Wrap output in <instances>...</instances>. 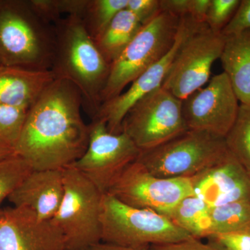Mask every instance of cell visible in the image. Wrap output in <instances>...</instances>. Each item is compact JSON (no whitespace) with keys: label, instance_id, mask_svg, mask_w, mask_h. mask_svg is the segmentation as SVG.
<instances>
[{"label":"cell","instance_id":"cell-1","mask_svg":"<svg viewBox=\"0 0 250 250\" xmlns=\"http://www.w3.org/2000/svg\"><path fill=\"white\" fill-rule=\"evenodd\" d=\"M82 108L78 88L68 81L54 80L29 108L15 154L33 170L72 166L83 155L89 141Z\"/></svg>","mask_w":250,"mask_h":250},{"label":"cell","instance_id":"cell-2","mask_svg":"<svg viewBox=\"0 0 250 250\" xmlns=\"http://www.w3.org/2000/svg\"><path fill=\"white\" fill-rule=\"evenodd\" d=\"M55 48L50 71L55 80H67L80 90L83 108L93 119L101 107L102 93L110 71L80 17L66 16L54 24Z\"/></svg>","mask_w":250,"mask_h":250},{"label":"cell","instance_id":"cell-3","mask_svg":"<svg viewBox=\"0 0 250 250\" xmlns=\"http://www.w3.org/2000/svg\"><path fill=\"white\" fill-rule=\"evenodd\" d=\"M54 48V25L29 0H0V67L50 70Z\"/></svg>","mask_w":250,"mask_h":250},{"label":"cell","instance_id":"cell-4","mask_svg":"<svg viewBox=\"0 0 250 250\" xmlns=\"http://www.w3.org/2000/svg\"><path fill=\"white\" fill-rule=\"evenodd\" d=\"M228 151L225 137L188 129L161 146L141 151L137 161L161 178L190 179L218 162Z\"/></svg>","mask_w":250,"mask_h":250},{"label":"cell","instance_id":"cell-5","mask_svg":"<svg viewBox=\"0 0 250 250\" xmlns=\"http://www.w3.org/2000/svg\"><path fill=\"white\" fill-rule=\"evenodd\" d=\"M180 18L161 11L141 28L118 58L110 71L102 93V103L121 95L141 74L160 61L175 42Z\"/></svg>","mask_w":250,"mask_h":250},{"label":"cell","instance_id":"cell-6","mask_svg":"<svg viewBox=\"0 0 250 250\" xmlns=\"http://www.w3.org/2000/svg\"><path fill=\"white\" fill-rule=\"evenodd\" d=\"M102 241L126 247L177 243L192 238L165 215L125 205L109 193L101 207Z\"/></svg>","mask_w":250,"mask_h":250},{"label":"cell","instance_id":"cell-7","mask_svg":"<svg viewBox=\"0 0 250 250\" xmlns=\"http://www.w3.org/2000/svg\"><path fill=\"white\" fill-rule=\"evenodd\" d=\"M64 194L54 223L63 235L65 250H81L102 241L104 194L72 166L63 169Z\"/></svg>","mask_w":250,"mask_h":250},{"label":"cell","instance_id":"cell-8","mask_svg":"<svg viewBox=\"0 0 250 250\" xmlns=\"http://www.w3.org/2000/svg\"><path fill=\"white\" fill-rule=\"evenodd\" d=\"M187 130L182 100L162 86L135 104L122 123V132L141 151L161 146Z\"/></svg>","mask_w":250,"mask_h":250},{"label":"cell","instance_id":"cell-9","mask_svg":"<svg viewBox=\"0 0 250 250\" xmlns=\"http://www.w3.org/2000/svg\"><path fill=\"white\" fill-rule=\"evenodd\" d=\"M89 141L83 155L72 167L107 193L120 176L139 158L141 149L124 132L113 134L100 120H92Z\"/></svg>","mask_w":250,"mask_h":250},{"label":"cell","instance_id":"cell-10","mask_svg":"<svg viewBox=\"0 0 250 250\" xmlns=\"http://www.w3.org/2000/svg\"><path fill=\"white\" fill-rule=\"evenodd\" d=\"M225 42L222 33L199 24L181 45L162 87L183 100L210 80L212 66Z\"/></svg>","mask_w":250,"mask_h":250},{"label":"cell","instance_id":"cell-11","mask_svg":"<svg viewBox=\"0 0 250 250\" xmlns=\"http://www.w3.org/2000/svg\"><path fill=\"white\" fill-rule=\"evenodd\" d=\"M107 193L130 207L166 216L193 191L190 179L156 177L136 161L126 167Z\"/></svg>","mask_w":250,"mask_h":250},{"label":"cell","instance_id":"cell-12","mask_svg":"<svg viewBox=\"0 0 250 250\" xmlns=\"http://www.w3.org/2000/svg\"><path fill=\"white\" fill-rule=\"evenodd\" d=\"M240 104L229 79L223 72L182 100V114L188 129L225 137L236 121Z\"/></svg>","mask_w":250,"mask_h":250},{"label":"cell","instance_id":"cell-13","mask_svg":"<svg viewBox=\"0 0 250 250\" xmlns=\"http://www.w3.org/2000/svg\"><path fill=\"white\" fill-rule=\"evenodd\" d=\"M199 23L189 16L180 18L177 38L172 48L154 65L141 74L126 91L103 103L93 120H100L113 134L122 132V123L130 108L143 97L162 86L181 45Z\"/></svg>","mask_w":250,"mask_h":250},{"label":"cell","instance_id":"cell-14","mask_svg":"<svg viewBox=\"0 0 250 250\" xmlns=\"http://www.w3.org/2000/svg\"><path fill=\"white\" fill-rule=\"evenodd\" d=\"M0 250H65V240L53 220L14 206L0 208Z\"/></svg>","mask_w":250,"mask_h":250},{"label":"cell","instance_id":"cell-15","mask_svg":"<svg viewBox=\"0 0 250 250\" xmlns=\"http://www.w3.org/2000/svg\"><path fill=\"white\" fill-rule=\"evenodd\" d=\"M190 180L193 195L210 207L250 202V176L229 151Z\"/></svg>","mask_w":250,"mask_h":250},{"label":"cell","instance_id":"cell-16","mask_svg":"<svg viewBox=\"0 0 250 250\" xmlns=\"http://www.w3.org/2000/svg\"><path fill=\"white\" fill-rule=\"evenodd\" d=\"M64 194L63 169L32 170L8 198L15 207L31 210L42 220H52Z\"/></svg>","mask_w":250,"mask_h":250},{"label":"cell","instance_id":"cell-17","mask_svg":"<svg viewBox=\"0 0 250 250\" xmlns=\"http://www.w3.org/2000/svg\"><path fill=\"white\" fill-rule=\"evenodd\" d=\"M54 80L50 70L0 67V104L30 107Z\"/></svg>","mask_w":250,"mask_h":250},{"label":"cell","instance_id":"cell-18","mask_svg":"<svg viewBox=\"0 0 250 250\" xmlns=\"http://www.w3.org/2000/svg\"><path fill=\"white\" fill-rule=\"evenodd\" d=\"M220 59L240 103H250V29L225 36Z\"/></svg>","mask_w":250,"mask_h":250},{"label":"cell","instance_id":"cell-19","mask_svg":"<svg viewBox=\"0 0 250 250\" xmlns=\"http://www.w3.org/2000/svg\"><path fill=\"white\" fill-rule=\"evenodd\" d=\"M143 27L131 11L118 13L104 30L94 39L97 47L108 63L116 60Z\"/></svg>","mask_w":250,"mask_h":250},{"label":"cell","instance_id":"cell-20","mask_svg":"<svg viewBox=\"0 0 250 250\" xmlns=\"http://www.w3.org/2000/svg\"><path fill=\"white\" fill-rule=\"evenodd\" d=\"M210 208L205 202L192 195L181 200L166 216L190 236L200 239L208 236Z\"/></svg>","mask_w":250,"mask_h":250},{"label":"cell","instance_id":"cell-21","mask_svg":"<svg viewBox=\"0 0 250 250\" xmlns=\"http://www.w3.org/2000/svg\"><path fill=\"white\" fill-rule=\"evenodd\" d=\"M209 219L208 236L250 231V202H237L210 207Z\"/></svg>","mask_w":250,"mask_h":250},{"label":"cell","instance_id":"cell-22","mask_svg":"<svg viewBox=\"0 0 250 250\" xmlns=\"http://www.w3.org/2000/svg\"><path fill=\"white\" fill-rule=\"evenodd\" d=\"M225 141L229 151L250 176V103L240 104L236 121Z\"/></svg>","mask_w":250,"mask_h":250},{"label":"cell","instance_id":"cell-23","mask_svg":"<svg viewBox=\"0 0 250 250\" xmlns=\"http://www.w3.org/2000/svg\"><path fill=\"white\" fill-rule=\"evenodd\" d=\"M128 0H88L81 18L90 36L98 37L118 13L126 9Z\"/></svg>","mask_w":250,"mask_h":250},{"label":"cell","instance_id":"cell-24","mask_svg":"<svg viewBox=\"0 0 250 250\" xmlns=\"http://www.w3.org/2000/svg\"><path fill=\"white\" fill-rule=\"evenodd\" d=\"M29 108L0 104L1 147L14 150L21 137Z\"/></svg>","mask_w":250,"mask_h":250},{"label":"cell","instance_id":"cell-25","mask_svg":"<svg viewBox=\"0 0 250 250\" xmlns=\"http://www.w3.org/2000/svg\"><path fill=\"white\" fill-rule=\"evenodd\" d=\"M32 170L27 161L17 154L0 159V206Z\"/></svg>","mask_w":250,"mask_h":250},{"label":"cell","instance_id":"cell-26","mask_svg":"<svg viewBox=\"0 0 250 250\" xmlns=\"http://www.w3.org/2000/svg\"><path fill=\"white\" fill-rule=\"evenodd\" d=\"M240 0H210L206 24L212 30L222 32L239 6Z\"/></svg>","mask_w":250,"mask_h":250},{"label":"cell","instance_id":"cell-27","mask_svg":"<svg viewBox=\"0 0 250 250\" xmlns=\"http://www.w3.org/2000/svg\"><path fill=\"white\" fill-rule=\"evenodd\" d=\"M207 238L223 250H250V231L210 235Z\"/></svg>","mask_w":250,"mask_h":250},{"label":"cell","instance_id":"cell-28","mask_svg":"<svg viewBox=\"0 0 250 250\" xmlns=\"http://www.w3.org/2000/svg\"><path fill=\"white\" fill-rule=\"evenodd\" d=\"M126 9L136 16L143 26L161 12L160 0H128Z\"/></svg>","mask_w":250,"mask_h":250},{"label":"cell","instance_id":"cell-29","mask_svg":"<svg viewBox=\"0 0 250 250\" xmlns=\"http://www.w3.org/2000/svg\"><path fill=\"white\" fill-rule=\"evenodd\" d=\"M250 29V0H241L234 16L223 31L225 36Z\"/></svg>","mask_w":250,"mask_h":250},{"label":"cell","instance_id":"cell-30","mask_svg":"<svg viewBox=\"0 0 250 250\" xmlns=\"http://www.w3.org/2000/svg\"><path fill=\"white\" fill-rule=\"evenodd\" d=\"M31 7L46 22L54 25L62 15L60 0H29Z\"/></svg>","mask_w":250,"mask_h":250},{"label":"cell","instance_id":"cell-31","mask_svg":"<svg viewBox=\"0 0 250 250\" xmlns=\"http://www.w3.org/2000/svg\"><path fill=\"white\" fill-rule=\"evenodd\" d=\"M149 250H223L214 243H203L198 238L192 237L189 239L167 244L152 245Z\"/></svg>","mask_w":250,"mask_h":250},{"label":"cell","instance_id":"cell-32","mask_svg":"<svg viewBox=\"0 0 250 250\" xmlns=\"http://www.w3.org/2000/svg\"><path fill=\"white\" fill-rule=\"evenodd\" d=\"M161 11L181 18L188 16L190 0H160Z\"/></svg>","mask_w":250,"mask_h":250},{"label":"cell","instance_id":"cell-33","mask_svg":"<svg viewBox=\"0 0 250 250\" xmlns=\"http://www.w3.org/2000/svg\"><path fill=\"white\" fill-rule=\"evenodd\" d=\"M149 246L126 247L100 242L81 250H149Z\"/></svg>","mask_w":250,"mask_h":250},{"label":"cell","instance_id":"cell-34","mask_svg":"<svg viewBox=\"0 0 250 250\" xmlns=\"http://www.w3.org/2000/svg\"><path fill=\"white\" fill-rule=\"evenodd\" d=\"M14 154L15 152L14 149L1 147V146H0V159L8 157V156L13 155V154Z\"/></svg>","mask_w":250,"mask_h":250}]
</instances>
